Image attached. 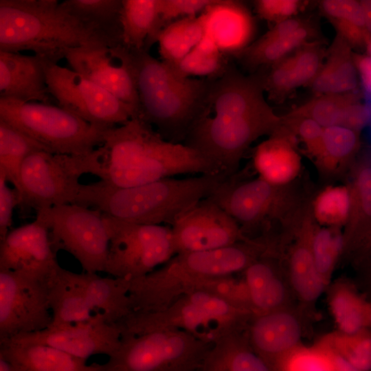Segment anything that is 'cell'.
Listing matches in <instances>:
<instances>
[{
	"instance_id": "obj_46",
	"label": "cell",
	"mask_w": 371,
	"mask_h": 371,
	"mask_svg": "<svg viewBox=\"0 0 371 371\" xmlns=\"http://www.w3.org/2000/svg\"><path fill=\"white\" fill-rule=\"evenodd\" d=\"M215 0H159L162 29L168 24L202 14Z\"/></svg>"
},
{
	"instance_id": "obj_38",
	"label": "cell",
	"mask_w": 371,
	"mask_h": 371,
	"mask_svg": "<svg viewBox=\"0 0 371 371\" xmlns=\"http://www.w3.org/2000/svg\"><path fill=\"white\" fill-rule=\"evenodd\" d=\"M357 101H359L358 95L353 91L319 94L287 115L313 120L324 128L339 126L346 109Z\"/></svg>"
},
{
	"instance_id": "obj_3",
	"label": "cell",
	"mask_w": 371,
	"mask_h": 371,
	"mask_svg": "<svg viewBox=\"0 0 371 371\" xmlns=\"http://www.w3.org/2000/svg\"><path fill=\"white\" fill-rule=\"evenodd\" d=\"M221 181L212 175L170 177L131 187H115L98 180L82 184L75 203L122 221L171 227L208 198Z\"/></svg>"
},
{
	"instance_id": "obj_21",
	"label": "cell",
	"mask_w": 371,
	"mask_h": 371,
	"mask_svg": "<svg viewBox=\"0 0 371 371\" xmlns=\"http://www.w3.org/2000/svg\"><path fill=\"white\" fill-rule=\"evenodd\" d=\"M49 95L43 59L0 51V98L49 104Z\"/></svg>"
},
{
	"instance_id": "obj_13",
	"label": "cell",
	"mask_w": 371,
	"mask_h": 371,
	"mask_svg": "<svg viewBox=\"0 0 371 371\" xmlns=\"http://www.w3.org/2000/svg\"><path fill=\"white\" fill-rule=\"evenodd\" d=\"M45 61L49 93L58 106L94 125L113 128L135 113L113 95L74 70Z\"/></svg>"
},
{
	"instance_id": "obj_53",
	"label": "cell",
	"mask_w": 371,
	"mask_h": 371,
	"mask_svg": "<svg viewBox=\"0 0 371 371\" xmlns=\"http://www.w3.org/2000/svg\"><path fill=\"white\" fill-rule=\"evenodd\" d=\"M0 371H24L22 366L8 353L0 348Z\"/></svg>"
},
{
	"instance_id": "obj_30",
	"label": "cell",
	"mask_w": 371,
	"mask_h": 371,
	"mask_svg": "<svg viewBox=\"0 0 371 371\" xmlns=\"http://www.w3.org/2000/svg\"><path fill=\"white\" fill-rule=\"evenodd\" d=\"M120 21L122 45L148 51L162 30L159 0H122Z\"/></svg>"
},
{
	"instance_id": "obj_33",
	"label": "cell",
	"mask_w": 371,
	"mask_h": 371,
	"mask_svg": "<svg viewBox=\"0 0 371 371\" xmlns=\"http://www.w3.org/2000/svg\"><path fill=\"white\" fill-rule=\"evenodd\" d=\"M205 34L199 14L175 21L166 25L157 39L161 60L175 65L186 57L203 40Z\"/></svg>"
},
{
	"instance_id": "obj_11",
	"label": "cell",
	"mask_w": 371,
	"mask_h": 371,
	"mask_svg": "<svg viewBox=\"0 0 371 371\" xmlns=\"http://www.w3.org/2000/svg\"><path fill=\"white\" fill-rule=\"evenodd\" d=\"M104 216L111 239L104 272L110 276L136 279L176 254L170 226L133 223Z\"/></svg>"
},
{
	"instance_id": "obj_16",
	"label": "cell",
	"mask_w": 371,
	"mask_h": 371,
	"mask_svg": "<svg viewBox=\"0 0 371 371\" xmlns=\"http://www.w3.org/2000/svg\"><path fill=\"white\" fill-rule=\"evenodd\" d=\"M208 198L236 222L246 238L247 231L281 214L284 187L258 177L240 181L233 175L221 181Z\"/></svg>"
},
{
	"instance_id": "obj_51",
	"label": "cell",
	"mask_w": 371,
	"mask_h": 371,
	"mask_svg": "<svg viewBox=\"0 0 371 371\" xmlns=\"http://www.w3.org/2000/svg\"><path fill=\"white\" fill-rule=\"evenodd\" d=\"M326 371H361L334 350L318 341L314 345Z\"/></svg>"
},
{
	"instance_id": "obj_41",
	"label": "cell",
	"mask_w": 371,
	"mask_h": 371,
	"mask_svg": "<svg viewBox=\"0 0 371 371\" xmlns=\"http://www.w3.org/2000/svg\"><path fill=\"white\" fill-rule=\"evenodd\" d=\"M357 146V132L341 126L324 128L323 153L318 166L326 172H335L352 156Z\"/></svg>"
},
{
	"instance_id": "obj_31",
	"label": "cell",
	"mask_w": 371,
	"mask_h": 371,
	"mask_svg": "<svg viewBox=\"0 0 371 371\" xmlns=\"http://www.w3.org/2000/svg\"><path fill=\"white\" fill-rule=\"evenodd\" d=\"M245 330L214 343L198 371H273L251 348Z\"/></svg>"
},
{
	"instance_id": "obj_47",
	"label": "cell",
	"mask_w": 371,
	"mask_h": 371,
	"mask_svg": "<svg viewBox=\"0 0 371 371\" xmlns=\"http://www.w3.org/2000/svg\"><path fill=\"white\" fill-rule=\"evenodd\" d=\"M350 191L351 203L357 214L371 221V165H364L357 171Z\"/></svg>"
},
{
	"instance_id": "obj_37",
	"label": "cell",
	"mask_w": 371,
	"mask_h": 371,
	"mask_svg": "<svg viewBox=\"0 0 371 371\" xmlns=\"http://www.w3.org/2000/svg\"><path fill=\"white\" fill-rule=\"evenodd\" d=\"M324 15L331 21L350 45H359L370 39L360 1L352 0H324L320 3Z\"/></svg>"
},
{
	"instance_id": "obj_42",
	"label": "cell",
	"mask_w": 371,
	"mask_h": 371,
	"mask_svg": "<svg viewBox=\"0 0 371 371\" xmlns=\"http://www.w3.org/2000/svg\"><path fill=\"white\" fill-rule=\"evenodd\" d=\"M311 250L317 271L328 285L342 254L343 237L339 229L317 226L312 236Z\"/></svg>"
},
{
	"instance_id": "obj_52",
	"label": "cell",
	"mask_w": 371,
	"mask_h": 371,
	"mask_svg": "<svg viewBox=\"0 0 371 371\" xmlns=\"http://www.w3.org/2000/svg\"><path fill=\"white\" fill-rule=\"evenodd\" d=\"M357 67L366 89L371 92V57H361L356 60Z\"/></svg>"
},
{
	"instance_id": "obj_49",
	"label": "cell",
	"mask_w": 371,
	"mask_h": 371,
	"mask_svg": "<svg viewBox=\"0 0 371 371\" xmlns=\"http://www.w3.org/2000/svg\"><path fill=\"white\" fill-rule=\"evenodd\" d=\"M0 174V240L10 231L13 211L19 204L17 190Z\"/></svg>"
},
{
	"instance_id": "obj_24",
	"label": "cell",
	"mask_w": 371,
	"mask_h": 371,
	"mask_svg": "<svg viewBox=\"0 0 371 371\" xmlns=\"http://www.w3.org/2000/svg\"><path fill=\"white\" fill-rule=\"evenodd\" d=\"M85 302L95 318L109 323H120L131 313L129 302L130 280L96 273L72 271Z\"/></svg>"
},
{
	"instance_id": "obj_28",
	"label": "cell",
	"mask_w": 371,
	"mask_h": 371,
	"mask_svg": "<svg viewBox=\"0 0 371 371\" xmlns=\"http://www.w3.org/2000/svg\"><path fill=\"white\" fill-rule=\"evenodd\" d=\"M242 273L250 309L254 315L286 307L287 287L267 258V252L253 262Z\"/></svg>"
},
{
	"instance_id": "obj_45",
	"label": "cell",
	"mask_w": 371,
	"mask_h": 371,
	"mask_svg": "<svg viewBox=\"0 0 371 371\" xmlns=\"http://www.w3.org/2000/svg\"><path fill=\"white\" fill-rule=\"evenodd\" d=\"M273 371H326L314 345L301 344L271 366Z\"/></svg>"
},
{
	"instance_id": "obj_2",
	"label": "cell",
	"mask_w": 371,
	"mask_h": 371,
	"mask_svg": "<svg viewBox=\"0 0 371 371\" xmlns=\"http://www.w3.org/2000/svg\"><path fill=\"white\" fill-rule=\"evenodd\" d=\"M87 174L115 187H131L180 175H213L196 150L164 138L138 117L110 128L86 155Z\"/></svg>"
},
{
	"instance_id": "obj_5",
	"label": "cell",
	"mask_w": 371,
	"mask_h": 371,
	"mask_svg": "<svg viewBox=\"0 0 371 371\" xmlns=\"http://www.w3.org/2000/svg\"><path fill=\"white\" fill-rule=\"evenodd\" d=\"M137 91L138 117L166 139L183 143L210 80L186 77L144 49H128Z\"/></svg>"
},
{
	"instance_id": "obj_8",
	"label": "cell",
	"mask_w": 371,
	"mask_h": 371,
	"mask_svg": "<svg viewBox=\"0 0 371 371\" xmlns=\"http://www.w3.org/2000/svg\"><path fill=\"white\" fill-rule=\"evenodd\" d=\"M0 120L56 154L82 155L102 144L106 128L51 104L0 98Z\"/></svg>"
},
{
	"instance_id": "obj_56",
	"label": "cell",
	"mask_w": 371,
	"mask_h": 371,
	"mask_svg": "<svg viewBox=\"0 0 371 371\" xmlns=\"http://www.w3.org/2000/svg\"><path fill=\"white\" fill-rule=\"evenodd\" d=\"M368 49L371 53V37L370 38L369 41H368Z\"/></svg>"
},
{
	"instance_id": "obj_14",
	"label": "cell",
	"mask_w": 371,
	"mask_h": 371,
	"mask_svg": "<svg viewBox=\"0 0 371 371\" xmlns=\"http://www.w3.org/2000/svg\"><path fill=\"white\" fill-rule=\"evenodd\" d=\"M52 323L48 279L0 269V342Z\"/></svg>"
},
{
	"instance_id": "obj_32",
	"label": "cell",
	"mask_w": 371,
	"mask_h": 371,
	"mask_svg": "<svg viewBox=\"0 0 371 371\" xmlns=\"http://www.w3.org/2000/svg\"><path fill=\"white\" fill-rule=\"evenodd\" d=\"M356 68L350 45L337 34L326 61L309 85L318 95L353 91L357 86Z\"/></svg>"
},
{
	"instance_id": "obj_40",
	"label": "cell",
	"mask_w": 371,
	"mask_h": 371,
	"mask_svg": "<svg viewBox=\"0 0 371 371\" xmlns=\"http://www.w3.org/2000/svg\"><path fill=\"white\" fill-rule=\"evenodd\" d=\"M350 205L348 186H330L315 198L311 212L315 221L321 226L339 229L346 224Z\"/></svg>"
},
{
	"instance_id": "obj_9",
	"label": "cell",
	"mask_w": 371,
	"mask_h": 371,
	"mask_svg": "<svg viewBox=\"0 0 371 371\" xmlns=\"http://www.w3.org/2000/svg\"><path fill=\"white\" fill-rule=\"evenodd\" d=\"M212 345L180 330L122 332L104 371H198Z\"/></svg>"
},
{
	"instance_id": "obj_15",
	"label": "cell",
	"mask_w": 371,
	"mask_h": 371,
	"mask_svg": "<svg viewBox=\"0 0 371 371\" xmlns=\"http://www.w3.org/2000/svg\"><path fill=\"white\" fill-rule=\"evenodd\" d=\"M65 58L71 69L128 105L137 117L139 102L127 48L122 44L84 46L68 50Z\"/></svg>"
},
{
	"instance_id": "obj_1",
	"label": "cell",
	"mask_w": 371,
	"mask_h": 371,
	"mask_svg": "<svg viewBox=\"0 0 371 371\" xmlns=\"http://www.w3.org/2000/svg\"><path fill=\"white\" fill-rule=\"evenodd\" d=\"M264 90L263 80L229 67L209 82L183 144L199 152L221 181L235 175L254 142L283 125V117L269 106Z\"/></svg>"
},
{
	"instance_id": "obj_55",
	"label": "cell",
	"mask_w": 371,
	"mask_h": 371,
	"mask_svg": "<svg viewBox=\"0 0 371 371\" xmlns=\"http://www.w3.org/2000/svg\"><path fill=\"white\" fill-rule=\"evenodd\" d=\"M368 324L371 326V306H370L368 315Z\"/></svg>"
},
{
	"instance_id": "obj_6",
	"label": "cell",
	"mask_w": 371,
	"mask_h": 371,
	"mask_svg": "<svg viewBox=\"0 0 371 371\" xmlns=\"http://www.w3.org/2000/svg\"><path fill=\"white\" fill-rule=\"evenodd\" d=\"M250 262L248 249L239 243L209 251L177 254L153 271L130 280L131 313L164 309L181 297L198 291L204 280L242 273Z\"/></svg>"
},
{
	"instance_id": "obj_36",
	"label": "cell",
	"mask_w": 371,
	"mask_h": 371,
	"mask_svg": "<svg viewBox=\"0 0 371 371\" xmlns=\"http://www.w3.org/2000/svg\"><path fill=\"white\" fill-rule=\"evenodd\" d=\"M328 304L338 331L356 334L368 324L370 306L346 284L339 282L333 286Z\"/></svg>"
},
{
	"instance_id": "obj_35",
	"label": "cell",
	"mask_w": 371,
	"mask_h": 371,
	"mask_svg": "<svg viewBox=\"0 0 371 371\" xmlns=\"http://www.w3.org/2000/svg\"><path fill=\"white\" fill-rule=\"evenodd\" d=\"M60 3L70 14L122 44V0H65Z\"/></svg>"
},
{
	"instance_id": "obj_20",
	"label": "cell",
	"mask_w": 371,
	"mask_h": 371,
	"mask_svg": "<svg viewBox=\"0 0 371 371\" xmlns=\"http://www.w3.org/2000/svg\"><path fill=\"white\" fill-rule=\"evenodd\" d=\"M245 333L251 348L270 367L302 344V323L287 307L254 315Z\"/></svg>"
},
{
	"instance_id": "obj_44",
	"label": "cell",
	"mask_w": 371,
	"mask_h": 371,
	"mask_svg": "<svg viewBox=\"0 0 371 371\" xmlns=\"http://www.w3.org/2000/svg\"><path fill=\"white\" fill-rule=\"evenodd\" d=\"M283 124L300 138L308 153L318 164L323 153L324 128L313 120L289 115L283 118Z\"/></svg>"
},
{
	"instance_id": "obj_25",
	"label": "cell",
	"mask_w": 371,
	"mask_h": 371,
	"mask_svg": "<svg viewBox=\"0 0 371 371\" xmlns=\"http://www.w3.org/2000/svg\"><path fill=\"white\" fill-rule=\"evenodd\" d=\"M293 135L283 124L256 148L253 165L258 177L284 187L297 176L301 158L295 148Z\"/></svg>"
},
{
	"instance_id": "obj_29",
	"label": "cell",
	"mask_w": 371,
	"mask_h": 371,
	"mask_svg": "<svg viewBox=\"0 0 371 371\" xmlns=\"http://www.w3.org/2000/svg\"><path fill=\"white\" fill-rule=\"evenodd\" d=\"M0 348L13 357L24 371H104L103 364H89L56 348L8 339Z\"/></svg>"
},
{
	"instance_id": "obj_43",
	"label": "cell",
	"mask_w": 371,
	"mask_h": 371,
	"mask_svg": "<svg viewBox=\"0 0 371 371\" xmlns=\"http://www.w3.org/2000/svg\"><path fill=\"white\" fill-rule=\"evenodd\" d=\"M361 371H371V336L335 331L319 341Z\"/></svg>"
},
{
	"instance_id": "obj_17",
	"label": "cell",
	"mask_w": 371,
	"mask_h": 371,
	"mask_svg": "<svg viewBox=\"0 0 371 371\" xmlns=\"http://www.w3.org/2000/svg\"><path fill=\"white\" fill-rule=\"evenodd\" d=\"M171 229L176 254L216 249L247 239L236 222L210 198L185 212Z\"/></svg>"
},
{
	"instance_id": "obj_34",
	"label": "cell",
	"mask_w": 371,
	"mask_h": 371,
	"mask_svg": "<svg viewBox=\"0 0 371 371\" xmlns=\"http://www.w3.org/2000/svg\"><path fill=\"white\" fill-rule=\"evenodd\" d=\"M41 150H46L32 138L0 120V174L5 177L19 194L23 162L31 153Z\"/></svg>"
},
{
	"instance_id": "obj_4",
	"label": "cell",
	"mask_w": 371,
	"mask_h": 371,
	"mask_svg": "<svg viewBox=\"0 0 371 371\" xmlns=\"http://www.w3.org/2000/svg\"><path fill=\"white\" fill-rule=\"evenodd\" d=\"M120 44L68 13L58 1H0V51L30 50L58 63L71 49Z\"/></svg>"
},
{
	"instance_id": "obj_26",
	"label": "cell",
	"mask_w": 371,
	"mask_h": 371,
	"mask_svg": "<svg viewBox=\"0 0 371 371\" xmlns=\"http://www.w3.org/2000/svg\"><path fill=\"white\" fill-rule=\"evenodd\" d=\"M311 34L306 21L294 17L284 20L243 50V61L251 67L273 65L306 44Z\"/></svg>"
},
{
	"instance_id": "obj_12",
	"label": "cell",
	"mask_w": 371,
	"mask_h": 371,
	"mask_svg": "<svg viewBox=\"0 0 371 371\" xmlns=\"http://www.w3.org/2000/svg\"><path fill=\"white\" fill-rule=\"evenodd\" d=\"M85 155H68L41 150L28 155L20 172L19 207L36 212L75 203L87 174Z\"/></svg>"
},
{
	"instance_id": "obj_10",
	"label": "cell",
	"mask_w": 371,
	"mask_h": 371,
	"mask_svg": "<svg viewBox=\"0 0 371 371\" xmlns=\"http://www.w3.org/2000/svg\"><path fill=\"white\" fill-rule=\"evenodd\" d=\"M36 216L47 227L56 251L62 249L70 254L85 272H104L111 235L102 212L70 203L41 210Z\"/></svg>"
},
{
	"instance_id": "obj_48",
	"label": "cell",
	"mask_w": 371,
	"mask_h": 371,
	"mask_svg": "<svg viewBox=\"0 0 371 371\" xmlns=\"http://www.w3.org/2000/svg\"><path fill=\"white\" fill-rule=\"evenodd\" d=\"M297 0H258L255 3L258 15L276 23L292 18L300 8Z\"/></svg>"
},
{
	"instance_id": "obj_50",
	"label": "cell",
	"mask_w": 371,
	"mask_h": 371,
	"mask_svg": "<svg viewBox=\"0 0 371 371\" xmlns=\"http://www.w3.org/2000/svg\"><path fill=\"white\" fill-rule=\"evenodd\" d=\"M370 118L369 109L357 101L346 109L339 126L358 132L368 123Z\"/></svg>"
},
{
	"instance_id": "obj_23",
	"label": "cell",
	"mask_w": 371,
	"mask_h": 371,
	"mask_svg": "<svg viewBox=\"0 0 371 371\" xmlns=\"http://www.w3.org/2000/svg\"><path fill=\"white\" fill-rule=\"evenodd\" d=\"M200 15L205 26V36L223 54L246 48L252 34L253 23L249 13L240 3L215 0Z\"/></svg>"
},
{
	"instance_id": "obj_22",
	"label": "cell",
	"mask_w": 371,
	"mask_h": 371,
	"mask_svg": "<svg viewBox=\"0 0 371 371\" xmlns=\"http://www.w3.org/2000/svg\"><path fill=\"white\" fill-rule=\"evenodd\" d=\"M315 223L311 209L306 210L299 221L296 240L288 261L291 287L300 301L306 304L315 302L327 286L317 271L311 250Z\"/></svg>"
},
{
	"instance_id": "obj_18",
	"label": "cell",
	"mask_w": 371,
	"mask_h": 371,
	"mask_svg": "<svg viewBox=\"0 0 371 371\" xmlns=\"http://www.w3.org/2000/svg\"><path fill=\"white\" fill-rule=\"evenodd\" d=\"M120 338V323H109L96 319L81 323L50 325L43 330L9 339L47 345L88 360L98 355L109 357L117 348Z\"/></svg>"
},
{
	"instance_id": "obj_27",
	"label": "cell",
	"mask_w": 371,
	"mask_h": 371,
	"mask_svg": "<svg viewBox=\"0 0 371 371\" xmlns=\"http://www.w3.org/2000/svg\"><path fill=\"white\" fill-rule=\"evenodd\" d=\"M323 56V49L317 43H306L272 65L263 80L264 89L274 98L309 85L322 66Z\"/></svg>"
},
{
	"instance_id": "obj_19",
	"label": "cell",
	"mask_w": 371,
	"mask_h": 371,
	"mask_svg": "<svg viewBox=\"0 0 371 371\" xmlns=\"http://www.w3.org/2000/svg\"><path fill=\"white\" fill-rule=\"evenodd\" d=\"M47 227L36 216L0 240V269L47 280L59 265Z\"/></svg>"
},
{
	"instance_id": "obj_54",
	"label": "cell",
	"mask_w": 371,
	"mask_h": 371,
	"mask_svg": "<svg viewBox=\"0 0 371 371\" xmlns=\"http://www.w3.org/2000/svg\"><path fill=\"white\" fill-rule=\"evenodd\" d=\"M365 26L368 31L371 33V0L361 1H360Z\"/></svg>"
},
{
	"instance_id": "obj_39",
	"label": "cell",
	"mask_w": 371,
	"mask_h": 371,
	"mask_svg": "<svg viewBox=\"0 0 371 371\" xmlns=\"http://www.w3.org/2000/svg\"><path fill=\"white\" fill-rule=\"evenodd\" d=\"M171 65L184 76H198L211 80L220 77L228 67L224 54L205 36L186 57Z\"/></svg>"
},
{
	"instance_id": "obj_7",
	"label": "cell",
	"mask_w": 371,
	"mask_h": 371,
	"mask_svg": "<svg viewBox=\"0 0 371 371\" xmlns=\"http://www.w3.org/2000/svg\"><path fill=\"white\" fill-rule=\"evenodd\" d=\"M254 314L205 291H194L164 309L132 313L120 322L122 332L175 330L213 345L225 336L244 330Z\"/></svg>"
}]
</instances>
